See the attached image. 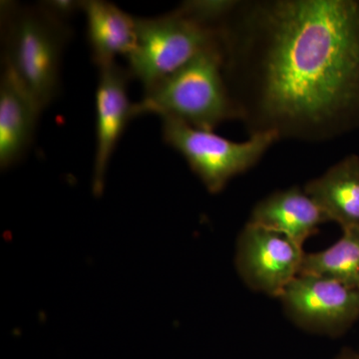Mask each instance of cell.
<instances>
[{
	"label": "cell",
	"mask_w": 359,
	"mask_h": 359,
	"mask_svg": "<svg viewBox=\"0 0 359 359\" xmlns=\"http://www.w3.org/2000/svg\"><path fill=\"white\" fill-rule=\"evenodd\" d=\"M219 33L250 135L318 142L359 128V0L240 1Z\"/></svg>",
	"instance_id": "obj_1"
},
{
	"label": "cell",
	"mask_w": 359,
	"mask_h": 359,
	"mask_svg": "<svg viewBox=\"0 0 359 359\" xmlns=\"http://www.w3.org/2000/svg\"><path fill=\"white\" fill-rule=\"evenodd\" d=\"M156 115L189 126L214 131L222 123L238 119L224 77L221 42L201 52L190 62L144 92L133 103L132 118Z\"/></svg>",
	"instance_id": "obj_2"
},
{
	"label": "cell",
	"mask_w": 359,
	"mask_h": 359,
	"mask_svg": "<svg viewBox=\"0 0 359 359\" xmlns=\"http://www.w3.org/2000/svg\"><path fill=\"white\" fill-rule=\"evenodd\" d=\"M4 51L2 65L22 82L40 109L50 105L60 90L61 61L71 37L67 22L39 4H1Z\"/></svg>",
	"instance_id": "obj_3"
},
{
	"label": "cell",
	"mask_w": 359,
	"mask_h": 359,
	"mask_svg": "<svg viewBox=\"0 0 359 359\" xmlns=\"http://www.w3.org/2000/svg\"><path fill=\"white\" fill-rule=\"evenodd\" d=\"M219 40L218 27L202 25L178 8L157 18H137L136 45L127 69L146 92Z\"/></svg>",
	"instance_id": "obj_4"
},
{
	"label": "cell",
	"mask_w": 359,
	"mask_h": 359,
	"mask_svg": "<svg viewBox=\"0 0 359 359\" xmlns=\"http://www.w3.org/2000/svg\"><path fill=\"white\" fill-rule=\"evenodd\" d=\"M162 134L165 143L185 158L212 194L221 192L233 177L254 167L280 139L276 132H259L238 143L174 119H162Z\"/></svg>",
	"instance_id": "obj_5"
},
{
	"label": "cell",
	"mask_w": 359,
	"mask_h": 359,
	"mask_svg": "<svg viewBox=\"0 0 359 359\" xmlns=\"http://www.w3.org/2000/svg\"><path fill=\"white\" fill-rule=\"evenodd\" d=\"M280 299L290 320L313 334L340 337L359 320V289L330 278L299 275Z\"/></svg>",
	"instance_id": "obj_6"
},
{
	"label": "cell",
	"mask_w": 359,
	"mask_h": 359,
	"mask_svg": "<svg viewBox=\"0 0 359 359\" xmlns=\"http://www.w3.org/2000/svg\"><path fill=\"white\" fill-rule=\"evenodd\" d=\"M304 255L285 236L248 222L238 235L236 266L250 290L280 299L299 275Z\"/></svg>",
	"instance_id": "obj_7"
},
{
	"label": "cell",
	"mask_w": 359,
	"mask_h": 359,
	"mask_svg": "<svg viewBox=\"0 0 359 359\" xmlns=\"http://www.w3.org/2000/svg\"><path fill=\"white\" fill-rule=\"evenodd\" d=\"M130 73L117 63L99 68L95 93L96 145L92 189L102 195L111 158L125 128L131 121L133 103L130 102Z\"/></svg>",
	"instance_id": "obj_8"
},
{
	"label": "cell",
	"mask_w": 359,
	"mask_h": 359,
	"mask_svg": "<svg viewBox=\"0 0 359 359\" xmlns=\"http://www.w3.org/2000/svg\"><path fill=\"white\" fill-rule=\"evenodd\" d=\"M39 104L13 71L0 77V167L8 169L27 152L41 114Z\"/></svg>",
	"instance_id": "obj_9"
},
{
	"label": "cell",
	"mask_w": 359,
	"mask_h": 359,
	"mask_svg": "<svg viewBox=\"0 0 359 359\" xmlns=\"http://www.w3.org/2000/svg\"><path fill=\"white\" fill-rule=\"evenodd\" d=\"M325 222L320 207L299 187L278 191L259 201L249 219V223L280 233L301 248Z\"/></svg>",
	"instance_id": "obj_10"
},
{
	"label": "cell",
	"mask_w": 359,
	"mask_h": 359,
	"mask_svg": "<svg viewBox=\"0 0 359 359\" xmlns=\"http://www.w3.org/2000/svg\"><path fill=\"white\" fill-rule=\"evenodd\" d=\"M87 37L97 67L115 63L117 56L128 58L137 39V18L104 0H84Z\"/></svg>",
	"instance_id": "obj_11"
},
{
	"label": "cell",
	"mask_w": 359,
	"mask_h": 359,
	"mask_svg": "<svg viewBox=\"0 0 359 359\" xmlns=\"http://www.w3.org/2000/svg\"><path fill=\"white\" fill-rule=\"evenodd\" d=\"M304 189L327 221L342 230L359 228V156H347Z\"/></svg>",
	"instance_id": "obj_12"
},
{
	"label": "cell",
	"mask_w": 359,
	"mask_h": 359,
	"mask_svg": "<svg viewBox=\"0 0 359 359\" xmlns=\"http://www.w3.org/2000/svg\"><path fill=\"white\" fill-rule=\"evenodd\" d=\"M299 275L320 276L359 289V228L342 230L327 249L306 252Z\"/></svg>",
	"instance_id": "obj_13"
},
{
	"label": "cell",
	"mask_w": 359,
	"mask_h": 359,
	"mask_svg": "<svg viewBox=\"0 0 359 359\" xmlns=\"http://www.w3.org/2000/svg\"><path fill=\"white\" fill-rule=\"evenodd\" d=\"M240 1L236 0H189L180 4L178 9L189 18L210 27H219Z\"/></svg>",
	"instance_id": "obj_14"
},
{
	"label": "cell",
	"mask_w": 359,
	"mask_h": 359,
	"mask_svg": "<svg viewBox=\"0 0 359 359\" xmlns=\"http://www.w3.org/2000/svg\"><path fill=\"white\" fill-rule=\"evenodd\" d=\"M39 6L61 21H67L78 11H83L84 1L79 0H46L39 2Z\"/></svg>",
	"instance_id": "obj_15"
},
{
	"label": "cell",
	"mask_w": 359,
	"mask_h": 359,
	"mask_svg": "<svg viewBox=\"0 0 359 359\" xmlns=\"http://www.w3.org/2000/svg\"><path fill=\"white\" fill-rule=\"evenodd\" d=\"M334 359H359V351L353 348H344Z\"/></svg>",
	"instance_id": "obj_16"
}]
</instances>
